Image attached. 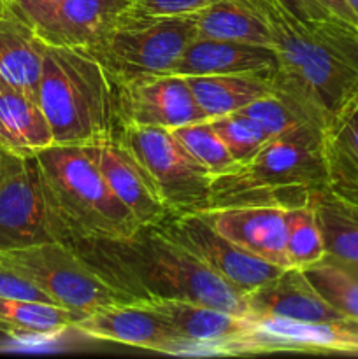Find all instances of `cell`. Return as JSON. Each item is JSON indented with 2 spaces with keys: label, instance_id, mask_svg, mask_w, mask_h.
<instances>
[{
  "label": "cell",
  "instance_id": "8d00e7d4",
  "mask_svg": "<svg viewBox=\"0 0 358 359\" xmlns=\"http://www.w3.org/2000/svg\"><path fill=\"white\" fill-rule=\"evenodd\" d=\"M11 156H13V153H9V151L4 149V147L0 146V172H2V168L6 167L7 161L11 160Z\"/></svg>",
  "mask_w": 358,
  "mask_h": 359
},
{
  "label": "cell",
  "instance_id": "9c48e42d",
  "mask_svg": "<svg viewBox=\"0 0 358 359\" xmlns=\"http://www.w3.org/2000/svg\"><path fill=\"white\" fill-rule=\"evenodd\" d=\"M72 241L56 214L35 156L13 154L0 172V249Z\"/></svg>",
  "mask_w": 358,
  "mask_h": 359
},
{
  "label": "cell",
  "instance_id": "3957f363",
  "mask_svg": "<svg viewBox=\"0 0 358 359\" xmlns=\"http://www.w3.org/2000/svg\"><path fill=\"white\" fill-rule=\"evenodd\" d=\"M37 100L60 146H95L121 132L118 81L84 46L46 44Z\"/></svg>",
  "mask_w": 358,
  "mask_h": 359
},
{
  "label": "cell",
  "instance_id": "d6a6232c",
  "mask_svg": "<svg viewBox=\"0 0 358 359\" xmlns=\"http://www.w3.org/2000/svg\"><path fill=\"white\" fill-rule=\"evenodd\" d=\"M216 0H135L133 7L147 14H193Z\"/></svg>",
  "mask_w": 358,
  "mask_h": 359
},
{
  "label": "cell",
  "instance_id": "277c9868",
  "mask_svg": "<svg viewBox=\"0 0 358 359\" xmlns=\"http://www.w3.org/2000/svg\"><path fill=\"white\" fill-rule=\"evenodd\" d=\"M319 188H325L321 130L300 123L270 137L249 160L213 177L204 209L244 203L291 207Z\"/></svg>",
  "mask_w": 358,
  "mask_h": 359
},
{
  "label": "cell",
  "instance_id": "ba28073f",
  "mask_svg": "<svg viewBox=\"0 0 358 359\" xmlns=\"http://www.w3.org/2000/svg\"><path fill=\"white\" fill-rule=\"evenodd\" d=\"M118 139L146 168L172 214L197 212L206 207L213 175L171 128L123 125Z\"/></svg>",
  "mask_w": 358,
  "mask_h": 359
},
{
  "label": "cell",
  "instance_id": "6da1fadb",
  "mask_svg": "<svg viewBox=\"0 0 358 359\" xmlns=\"http://www.w3.org/2000/svg\"><path fill=\"white\" fill-rule=\"evenodd\" d=\"M272 34L274 91L302 119L325 128L358 95V27L339 18L304 21L276 0H256Z\"/></svg>",
  "mask_w": 358,
  "mask_h": 359
},
{
  "label": "cell",
  "instance_id": "5b68a950",
  "mask_svg": "<svg viewBox=\"0 0 358 359\" xmlns=\"http://www.w3.org/2000/svg\"><path fill=\"white\" fill-rule=\"evenodd\" d=\"M34 156L49 200L72 241H126L140 230L109 188L90 147L53 144Z\"/></svg>",
  "mask_w": 358,
  "mask_h": 359
},
{
  "label": "cell",
  "instance_id": "f546056e",
  "mask_svg": "<svg viewBox=\"0 0 358 359\" xmlns=\"http://www.w3.org/2000/svg\"><path fill=\"white\" fill-rule=\"evenodd\" d=\"M209 121L227 146L228 153L232 154L235 163L249 160L270 139L265 130L255 119L241 114V112L218 116Z\"/></svg>",
  "mask_w": 358,
  "mask_h": 359
},
{
  "label": "cell",
  "instance_id": "cb8c5ba5",
  "mask_svg": "<svg viewBox=\"0 0 358 359\" xmlns=\"http://www.w3.org/2000/svg\"><path fill=\"white\" fill-rule=\"evenodd\" d=\"M83 316L49 302L0 297V333L13 339H55L72 332V326Z\"/></svg>",
  "mask_w": 358,
  "mask_h": 359
},
{
  "label": "cell",
  "instance_id": "f1b7e54d",
  "mask_svg": "<svg viewBox=\"0 0 358 359\" xmlns=\"http://www.w3.org/2000/svg\"><path fill=\"white\" fill-rule=\"evenodd\" d=\"M174 135L178 137L179 142L185 146V149L209 172L213 177L230 170L235 165V160L228 153L227 146L216 130L213 128L209 119L204 121L190 123V125L172 128Z\"/></svg>",
  "mask_w": 358,
  "mask_h": 359
},
{
  "label": "cell",
  "instance_id": "52a82bcc",
  "mask_svg": "<svg viewBox=\"0 0 358 359\" xmlns=\"http://www.w3.org/2000/svg\"><path fill=\"white\" fill-rule=\"evenodd\" d=\"M199 37L193 14H147L130 7L86 46L118 83L168 74Z\"/></svg>",
  "mask_w": 358,
  "mask_h": 359
},
{
  "label": "cell",
  "instance_id": "d6986e66",
  "mask_svg": "<svg viewBox=\"0 0 358 359\" xmlns=\"http://www.w3.org/2000/svg\"><path fill=\"white\" fill-rule=\"evenodd\" d=\"M325 188L358 209V95L321 130Z\"/></svg>",
  "mask_w": 358,
  "mask_h": 359
},
{
  "label": "cell",
  "instance_id": "7a4b0ae2",
  "mask_svg": "<svg viewBox=\"0 0 358 359\" xmlns=\"http://www.w3.org/2000/svg\"><path fill=\"white\" fill-rule=\"evenodd\" d=\"M72 244L139 300H186L251 316L237 290L157 226L140 228L126 241H72Z\"/></svg>",
  "mask_w": 358,
  "mask_h": 359
},
{
  "label": "cell",
  "instance_id": "4dcf8cb0",
  "mask_svg": "<svg viewBox=\"0 0 358 359\" xmlns=\"http://www.w3.org/2000/svg\"><path fill=\"white\" fill-rule=\"evenodd\" d=\"M237 112L255 119L269 137H276L286 130L293 128V126L300 125V123H307L295 111L293 105L288 104L276 91L251 102Z\"/></svg>",
  "mask_w": 358,
  "mask_h": 359
},
{
  "label": "cell",
  "instance_id": "30bf717a",
  "mask_svg": "<svg viewBox=\"0 0 358 359\" xmlns=\"http://www.w3.org/2000/svg\"><path fill=\"white\" fill-rule=\"evenodd\" d=\"M157 228L165 237L193 252L204 265L227 280L242 297L284 270L235 245L218 233L197 212L171 214Z\"/></svg>",
  "mask_w": 358,
  "mask_h": 359
},
{
  "label": "cell",
  "instance_id": "484cf974",
  "mask_svg": "<svg viewBox=\"0 0 358 359\" xmlns=\"http://www.w3.org/2000/svg\"><path fill=\"white\" fill-rule=\"evenodd\" d=\"M311 200L325 242L326 258L358 272V209L337 200L326 188L312 189Z\"/></svg>",
  "mask_w": 358,
  "mask_h": 359
},
{
  "label": "cell",
  "instance_id": "74e56055",
  "mask_svg": "<svg viewBox=\"0 0 358 359\" xmlns=\"http://www.w3.org/2000/svg\"><path fill=\"white\" fill-rule=\"evenodd\" d=\"M347 6L351 7V11H353V14L357 16V21H358V0H346Z\"/></svg>",
  "mask_w": 358,
  "mask_h": 359
},
{
  "label": "cell",
  "instance_id": "836d02e7",
  "mask_svg": "<svg viewBox=\"0 0 358 359\" xmlns=\"http://www.w3.org/2000/svg\"><path fill=\"white\" fill-rule=\"evenodd\" d=\"M62 0H0V4H4V6L13 9L16 14H20L23 20L34 25V28Z\"/></svg>",
  "mask_w": 358,
  "mask_h": 359
},
{
  "label": "cell",
  "instance_id": "83f0119b",
  "mask_svg": "<svg viewBox=\"0 0 358 359\" xmlns=\"http://www.w3.org/2000/svg\"><path fill=\"white\" fill-rule=\"evenodd\" d=\"M302 272L333 309L358 321V276H354L353 270L325 258Z\"/></svg>",
  "mask_w": 358,
  "mask_h": 359
},
{
  "label": "cell",
  "instance_id": "5bb4252c",
  "mask_svg": "<svg viewBox=\"0 0 358 359\" xmlns=\"http://www.w3.org/2000/svg\"><path fill=\"white\" fill-rule=\"evenodd\" d=\"M286 205L244 203L197 210L207 224L256 258L291 269L286 258Z\"/></svg>",
  "mask_w": 358,
  "mask_h": 359
},
{
  "label": "cell",
  "instance_id": "e0dca14e",
  "mask_svg": "<svg viewBox=\"0 0 358 359\" xmlns=\"http://www.w3.org/2000/svg\"><path fill=\"white\" fill-rule=\"evenodd\" d=\"M142 304L164 316L183 337L200 347V356H221L223 347L249 332L251 316H237L221 309L186 300L142 298Z\"/></svg>",
  "mask_w": 358,
  "mask_h": 359
},
{
  "label": "cell",
  "instance_id": "4fadbf2b",
  "mask_svg": "<svg viewBox=\"0 0 358 359\" xmlns=\"http://www.w3.org/2000/svg\"><path fill=\"white\" fill-rule=\"evenodd\" d=\"M118 84L121 126H160L172 130L209 119L183 76L153 74Z\"/></svg>",
  "mask_w": 358,
  "mask_h": 359
},
{
  "label": "cell",
  "instance_id": "d4e9b609",
  "mask_svg": "<svg viewBox=\"0 0 358 359\" xmlns=\"http://www.w3.org/2000/svg\"><path fill=\"white\" fill-rule=\"evenodd\" d=\"M186 81L209 119L241 111L251 102L274 93L270 74L190 76Z\"/></svg>",
  "mask_w": 358,
  "mask_h": 359
},
{
  "label": "cell",
  "instance_id": "d590c367",
  "mask_svg": "<svg viewBox=\"0 0 358 359\" xmlns=\"http://www.w3.org/2000/svg\"><path fill=\"white\" fill-rule=\"evenodd\" d=\"M318 2L321 4V6L325 7V9L329 11L330 14H333V16L339 18V20H343V21H346V23H351V25H354V27H358L357 16L353 14L351 7L347 6L346 0H318Z\"/></svg>",
  "mask_w": 358,
  "mask_h": 359
},
{
  "label": "cell",
  "instance_id": "e575fe53",
  "mask_svg": "<svg viewBox=\"0 0 358 359\" xmlns=\"http://www.w3.org/2000/svg\"><path fill=\"white\" fill-rule=\"evenodd\" d=\"M276 2L279 4V6H283L288 13H291L293 16L300 18V20L304 21L333 18V14H330L318 0H276Z\"/></svg>",
  "mask_w": 358,
  "mask_h": 359
},
{
  "label": "cell",
  "instance_id": "7402d4cb",
  "mask_svg": "<svg viewBox=\"0 0 358 359\" xmlns=\"http://www.w3.org/2000/svg\"><path fill=\"white\" fill-rule=\"evenodd\" d=\"M55 144L37 98L0 79V146L18 156H34Z\"/></svg>",
  "mask_w": 358,
  "mask_h": 359
},
{
  "label": "cell",
  "instance_id": "7c38bea8",
  "mask_svg": "<svg viewBox=\"0 0 358 359\" xmlns=\"http://www.w3.org/2000/svg\"><path fill=\"white\" fill-rule=\"evenodd\" d=\"M72 332L171 356H200L195 342L183 337L164 316L140 300L90 312L76 321Z\"/></svg>",
  "mask_w": 358,
  "mask_h": 359
},
{
  "label": "cell",
  "instance_id": "ffe728a7",
  "mask_svg": "<svg viewBox=\"0 0 358 359\" xmlns=\"http://www.w3.org/2000/svg\"><path fill=\"white\" fill-rule=\"evenodd\" d=\"M135 0H62L37 25L39 37L53 46H90Z\"/></svg>",
  "mask_w": 358,
  "mask_h": 359
},
{
  "label": "cell",
  "instance_id": "ac0fdd59",
  "mask_svg": "<svg viewBox=\"0 0 358 359\" xmlns=\"http://www.w3.org/2000/svg\"><path fill=\"white\" fill-rule=\"evenodd\" d=\"M276 69L277 56L272 48L197 37L168 74L183 77L272 74Z\"/></svg>",
  "mask_w": 358,
  "mask_h": 359
},
{
  "label": "cell",
  "instance_id": "4316f807",
  "mask_svg": "<svg viewBox=\"0 0 358 359\" xmlns=\"http://www.w3.org/2000/svg\"><path fill=\"white\" fill-rule=\"evenodd\" d=\"M286 258L293 269H307L326 258L325 242L311 195L286 209Z\"/></svg>",
  "mask_w": 358,
  "mask_h": 359
},
{
  "label": "cell",
  "instance_id": "44dd1931",
  "mask_svg": "<svg viewBox=\"0 0 358 359\" xmlns=\"http://www.w3.org/2000/svg\"><path fill=\"white\" fill-rule=\"evenodd\" d=\"M44 51L34 25L0 4V79L37 98Z\"/></svg>",
  "mask_w": 358,
  "mask_h": 359
},
{
  "label": "cell",
  "instance_id": "9a60e30c",
  "mask_svg": "<svg viewBox=\"0 0 358 359\" xmlns=\"http://www.w3.org/2000/svg\"><path fill=\"white\" fill-rule=\"evenodd\" d=\"M88 147L109 188L140 228L158 226L171 216V209L161 200L153 179L118 137Z\"/></svg>",
  "mask_w": 358,
  "mask_h": 359
},
{
  "label": "cell",
  "instance_id": "1f68e13d",
  "mask_svg": "<svg viewBox=\"0 0 358 359\" xmlns=\"http://www.w3.org/2000/svg\"><path fill=\"white\" fill-rule=\"evenodd\" d=\"M0 297L27 298V300H39V302H49V304H55L48 294L42 293L39 287H35L34 284L28 283L27 279L18 276L16 272L7 269V266L2 265V263H0Z\"/></svg>",
  "mask_w": 358,
  "mask_h": 359
},
{
  "label": "cell",
  "instance_id": "8fae6325",
  "mask_svg": "<svg viewBox=\"0 0 358 359\" xmlns=\"http://www.w3.org/2000/svg\"><path fill=\"white\" fill-rule=\"evenodd\" d=\"M269 353L358 356V321L339 319L295 323L253 318L251 330L227 344L221 356H255Z\"/></svg>",
  "mask_w": 358,
  "mask_h": 359
},
{
  "label": "cell",
  "instance_id": "8992f818",
  "mask_svg": "<svg viewBox=\"0 0 358 359\" xmlns=\"http://www.w3.org/2000/svg\"><path fill=\"white\" fill-rule=\"evenodd\" d=\"M0 263L39 287L56 305L84 316L139 300L93 265L72 242L51 241L0 249Z\"/></svg>",
  "mask_w": 358,
  "mask_h": 359
},
{
  "label": "cell",
  "instance_id": "2e32d148",
  "mask_svg": "<svg viewBox=\"0 0 358 359\" xmlns=\"http://www.w3.org/2000/svg\"><path fill=\"white\" fill-rule=\"evenodd\" d=\"M244 302L251 318L295 323H319L350 319L333 309L312 287L300 269H284L279 276L260 284Z\"/></svg>",
  "mask_w": 358,
  "mask_h": 359
},
{
  "label": "cell",
  "instance_id": "603a6c76",
  "mask_svg": "<svg viewBox=\"0 0 358 359\" xmlns=\"http://www.w3.org/2000/svg\"><path fill=\"white\" fill-rule=\"evenodd\" d=\"M193 18L199 37L272 48L269 23L256 0H216Z\"/></svg>",
  "mask_w": 358,
  "mask_h": 359
}]
</instances>
